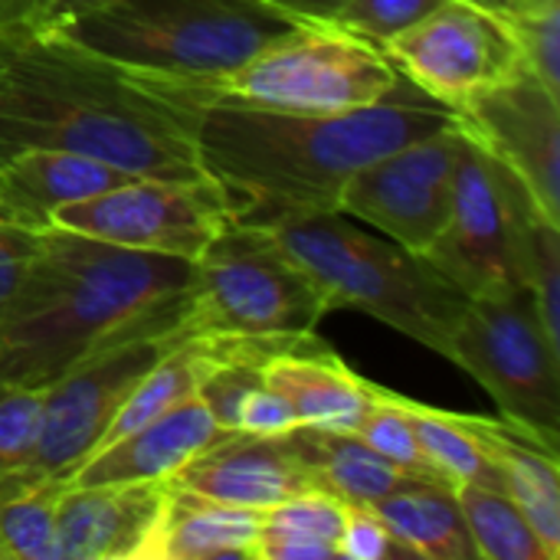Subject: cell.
<instances>
[{
    "label": "cell",
    "mask_w": 560,
    "mask_h": 560,
    "mask_svg": "<svg viewBox=\"0 0 560 560\" xmlns=\"http://www.w3.org/2000/svg\"><path fill=\"white\" fill-rule=\"evenodd\" d=\"M210 89L121 66L69 33L0 26V164L62 148L144 177H207L197 121Z\"/></svg>",
    "instance_id": "obj_1"
},
{
    "label": "cell",
    "mask_w": 560,
    "mask_h": 560,
    "mask_svg": "<svg viewBox=\"0 0 560 560\" xmlns=\"http://www.w3.org/2000/svg\"><path fill=\"white\" fill-rule=\"evenodd\" d=\"M456 112L400 82L351 112H282L210 98L197 121V164L223 187L236 220L276 226L338 210L345 184L374 158L417 141Z\"/></svg>",
    "instance_id": "obj_2"
},
{
    "label": "cell",
    "mask_w": 560,
    "mask_h": 560,
    "mask_svg": "<svg viewBox=\"0 0 560 560\" xmlns=\"http://www.w3.org/2000/svg\"><path fill=\"white\" fill-rule=\"evenodd\" d=\"M190 262L43 230L39 249L0 312V381L49 387L98 348L174 335Z\"/></svg>",
    "instance_id": "obj_3"
},
{
    "label": "cell",
    "mask_w": 560,
    "mask_h": 560,
    "mask_svg": "<svg viewBox=\"0 0 560 560\" xmlns=\"http://www.w3.org/2000/svg\"><path fill=\"white\" fill-rule=\"evenodd\" d=\"M328 312H364L446 358L469 299L423 256L331 210L269 226Z\"/></svg>",
    "instance_id": "obj_4"
},
{
    "label": "cell",
    "mask_w": 560,
    "mask_h": 560,
    "mask_svg": "<svg viewBox=\"0 0 560 560\" xmlns=\"http://www.w3.org/2000/svg\"><path fill=\"white\" fill-rule=\"evenodd\" d=\"M302 23L266 0H108L62 33L121 66L213 89Z\"/></svg>",
    "instance_id": "obj_5"
},
{
    "label": "cell",
    "mask_w": 560,
    "mask_h": 560,
    "mask_svg": "<svg viewBox=\"0 0 560 560\" xmlns=\"http://www.w3.org/2000/svg\"><path fill=\"white\" fill-rule=\"evenodd\" d=\"M328 315L325 299L269 226L233 220L190 262L171 341L302 338Z\"/></svg>",
    "instance_id": "obj_6"
},
{
    "label": "cell",
    "mask_w": 560,
    "mask_h": 560,
    "mask_svg": "<svg viewBox=\"0 0 560 560\" xmlns=\"http://www.w3.org/2000/svg\"><path fill=\"white\" fill-rule=\"evenodd\" d=\"M446 361L489 390L509 427L560 453V348L545 335L525 292L469 299Z\"/></svg>",
    "instance_id": "obj_7"
},
{
    "label": "cell",
    "mask_w": 560,
    "mask_h": 560,
    "mask_svg": "<svg viewBox=\"0 0 560 560\" xmlns=\"http://www.w3.org/2000/svg\"><path fill=\"white\" fill-rule=\"evenodd\" d=\"M397 82L400 72L374 43L338 23H302L220 79L210 98L282 112H351L381 102Z\"/></svg>",
    "instance_id": "obj_8"
},
{
    "label": "cell",
    "mask_w": 560,
    "mask_h": 560,
    "mask_svg": "<svg viewBox=\"0 0 560 560\" xmlns=\"http://www.w3.org/2000/svg\"><path fill=\"white\" fill-rule=\"evenodd\" d=\"M545 220L528 187L469 138L450 220L423 256L466 295L525 292L535 223Z\"/></svg>",
    "instance_id": "obj_9"
},
{
    "label": "cell",
    "mask_w": 560,
    "mask_h": 560,
    "mask_svg": "<svg viewBox=\"0 0 560 560\" xmlns=\"http://www.w3.org/2000/svg\"><path fill=\"white\" fill-rule=\"evenodd\" d=\"M233 220L236 210L217 180L141 174L52 213L56 230L187 262H194Z\"/></svg>",
    "instance_id": "obj_10"
},
{
    "label": "cell",
    "mask_w": 560,
    "mask_h": 560,
    "mask_svg": "<svg viewBox=\"0 0 560 560\" xmlns=\"http://www.w3.org/2000/svg\"><path fill=\"white\" fill-rule=\"evenodd\" d=\"M469 135L450 121L368 161L341 190L338 213L374 226L410 253H423L450 220Z\"/></svg>",
    "instance_id": "obj_11"
},
{
    "label": "cell",
    "mask_w": 560,
    "mask_h": 560,
    "mask_svg": "<svg viewBox=\"0 0 560 560\" xmlns=\"http://www.w3.org/2000/svg\"><path fill=\"white\" fill-rule=\"evenodd\" d=\"M167 345L171 338L158 331L115 341L43 387L39 440L30 463L33 482L72 479V472L102 446L115 413Z\"/></svg>",
    "instance_id": "obj_12"
},
{
    "label": "cell",
    "mask_w": 560,
    "mask_h": 560,
    "mask_svg": "<svg viewBox=\"0 0 560 560\" xmlns=\"http://www.w3.org/2000/svg\"><path fill=\"white\" fill-rule=\"evenodd\" d=\"M384 52L407 82L453 112L525 66L509 16L476 0H446Z\"/></svg>",
    "instance_id": "obj_13"
},
{
    "label": "cell",
    "mask_w": 560,
    "mask_h": 560,
    "mask_svg": "<svg viewBox=\"0 0 560 560\" xmlns=\"http://www.w3.org/2000/svg\"><path fill=\"white\" fill-rule=\"evenodd\" d=\"M456 121L528 187L545 220L560 223V92L522 66L456 108Z\"/></svg>",
    "instance_id": "obj_14"
},
{
    "label": "cell",
    "mask_w": 560,
    "mask_h": 560,
    "mask_svg": "<svg viewBox=\"0 0 560 560\" xmlns=\"http://www.w3.org/2000/svg\"><path fill=\"white\" fill-rule=\"evenodd\" d=\"M164 486L249 512H266L299 492L318 489L292 430L282 436L226 430Z\"/></svg>",
    "instance_id": "obj_15"
},
{
    "label": "cell",
    "mask_w": 560,
    "mask_h": 560,
    "mask_svg": "<svg viewBox=\"0 0 560 560\" xmlns=\"http://www.w3.org/2000/svg\"><path fill=\"white\" fill-rule=\"evenodd\" d=\"M164 499V482H66L56 509V560H141Z\"/></svg>",
    "instance_id": "obj_16"
},
{
    "label": "cell",
    "mask_w": 560,
    "mask_h": 560,
    "mask_svg": "<svg viewBox=\"0 0 560 560\" xmlns=\"http://www.w3.org/2000/svg\"><path fill=\"white\" fill-rule=\"evenodd\" d=\"M262 381L285 397L299 427L331 433H354L374 390V384L354 374L315 331L279 348L262 364Z\"/></svg>",
    "instance_id": "obj_17"
},
{
    "label": "cell",
    "mask_w": 560,
    "mask_h": 560,
    "mask_svg": "<svg viewBox=\"0 0 560 560\" xmlns=\"http://www.w3.org/2000/svg\"><path fill=\"white\" fill-rule=\"evenodd\" d=\"M220 433V423L200 397H187L144 427L98 446L69 482H167L184 463L207 450Z\"/></svg>",
    "instance_id": "obj_18"
},
{
    "label": "cell",
    "mask_w": 560,
    "mask_h": 560,
    "mask_svg": "<svg viewBox=\"0 0 560 560\" xmlns=\"http://www.w3.org/2000/svg\"><path fill=\"white\" fill-rule=\"evenodd\" d=\"M131 177L138 174L89 154L62 148H26L0 164V210L10 223L49 230L59 207L89 200Z\"/></svg>",
    "instance_id": "obj_19"
},
{
    "label": "cell",
    "mask_w": 560,
    "mask_h": 560,
    "mask_svg": "<svg viewBox=\"0 0 560 560\" xmlns=\"http://www.w3.org/2000/svg\"><path fill=\"white\" fill-rule=\"evenodd\" d=\"M259 512L223 505L167 486L164 512L141 560H256Z\"/></svg>",
    "instance_id": "obj_20"
},
{
    "label": "cell",
    "mask_w": 560,
    "mask_h": 560,
    "mask_svg": "<svg viewBox=\"0 0 560 560\" xmlns=\"http://www.w3.org/2000/svg\"><path fill=\"white\" fill-rule=\"evenodd\" d=\"M476 430L482 433L492 459L502 469L505 495L518 505L525 522L532 525L541 551L548 560L560 558V466L558 453L532 443L525 433L509 427L502 417H476Z\"/></svg>",
    "instance_id": "obj_21"
},
{
    "label": "cell",
    "mask_w": 560,
    "mask_h": 560,
    "mask_svg": "<svg viewBox=\"0 0 560 560\" xmlns=\"http://www.w3.org/2000/svg\"><path fill=\"white\" fill-rule=\"evenodd\" d=\"M371 509L407 558L479 560L456 502V486L446 479L410 476Z\"/></svg>",
    "instance_id": "obj_22"
},
{
    "label": "cell",
    "mask_w": 560,
    "mask_h": 560,
    "mask_svg": "<svg viewBox=\"0 0 560 560\" xmlns=\"http://www.w3.org/2000/svg\"><path fill=\"white\" fill-rule=\"evenodd\" d=\"M292 436L315 476V486L331 492L345 505H374L410 479L394 463L377 456L358 433L295 427Z\"/></svg>",
    "instance_id": "obj_23"
},
{
    "label": "cell",
    "mask_w": 560,
    "mask_h": 560,
    "mask_svg": "<svg viewBox=\"0 0 560 560\" xmlns=\"http://www.w3.org/2000/svg\"><path fill=\"white\" fill-rule=\"evenodd\" d=\"M348 505L325 489L299 492L259 512L256 560H331Z\"/></svg>",
    "instance_id": "obj_24"
},
{
    "label": "cell",
    "mask_w": 560,
    "mask_h": 560,
    "mask_svg": "<svg viewBox=\"0 0 560 560\" xmlns=\"http://www.w3.org/2000/svg\"><path fill=\"white\" fill-rule=\"evenodd\" d=\"M420 450L427 456V463L450 479L453 486L469 482V486H482V489H495L505 492V479L499 463L492 459L482 433L476 430V417L472 413H450V410H436L430 404H417L407 400Z\"/></svg>",
    "instance_id": "obj_25"
},
{
    "label": "cell",
    "mask_w": 560,
    "mask_h": 560,
    "mask_svg": "<svg viewBox=\"0 0 560 560\" xmlns=\"http://www.w3.org/2000/svg\"><path fill=\"white\" fill-rule=\"evenodd\" d=\"M456 502L479 560H548L532 525L505 492L459 482Z\"/></svg>",
    "instance_id": "obj_26"
},
{
    "label": "cell",
    "mask_w": 560,
    "mask_h": 560,
    "mask_svg": "<svg viewBox=\"0 0 560 560\" xmlns=\"http://www.w3.org/2000/svg\"><path fill=\"white\" fill-rule=\"evenodd\" d=\"M66 479H46L0 499V560H56V509Z\"/></svg>",
    "instance_id": "obj_27"
},
{
    "label": "cell",
    "mask_w": 560,
    "mask_h": 560,
    "mask_svg": "<svg viewBox=\"0 0 560 560\" xmlns=\"http://www.w3.org/2000/svg\"><path fill=\"white\" fill-rule=\"evenodd\" d=\"M43 387H23L0 381V499L36 486L30 463L39 440Z\"/></svg>",
    "instance_id": "obj_28"
},
{
    "label": "cell",
    "mask_w": 560,
    "mask_h": 560,
    "mask_svg": "<svg viewBox=\"0 0 560 560\" xmlns=\"http://www.w3.org/2000/svg\"><path fill=\"white\" fill-rule=\"evenodd\" d=\"M377 456H384L387 463H394L400 472L407 476H420V479H443L423 456L420 450V440H417V430H413V420H410V410L404 404L400 394L394 390H384L374 384L371 390V407L364 413V420L358 423L354 430ZM450 482V479H446Z\"/></svg>",
    "instance_id": "obj_29"
},
{
    "label": "cell",
    "mask_w": 560,
    "mask_h": 560,
    "mask_svg": "<svg viewBox=\"0 0 560 560\" xmlns=\"http://www.w3.org/2000/svg\"><path fill=\"white\" fill-rule=\"evenodd\" d=\"M525 295L545 328V335L560 348V223L538 220L532 233Z\"/></svg>",
    "instance_id": "obj_30"
},
{
    "label": "cell",
    "mask_w": 560,
    "mask_h": 560,
    "mask_svg": "<svg viewBox=\"0 0 560 560\" xmlns=\"http://www.w3.org/2000/svg\"><path fill=\"white\" fill-rule=\"evenodd\" d=\"M443 3L446 0H345L331 23L384 49L394 36L417 26Z\"/></svg>",
    "instance_id": "obj_31"
},
{
    "label": "cell",
    "mask_w": 560,
    "mask_h": 560,
    "mask_svg": "<svg viewBox=\"0 0 560 560\" xmlns=\"http://www.w3.org/2000/svg\"><path fill=\"white\" fill-rule=\"evenodd\" d=\"M525 66L560 92V0H538L528 10L509 16Z\"/></svg>",
    "instance_id": "obj_32"
},
{
    "label": "cell",
    "mask_w": 560,
    "mask_h": 560,
    "mask_svg": "<svg viewBox=\"0 0 560 560\" xmlns=\"http://www.w3.org/2000/svg\"><path fill=\"white\" fill-rule=\"evenodd\" d=\"M338 558L345 560H387L407 558L400 545L390 538L387 525L371 505H348L345 528L338 538Z\"/></svg>",
    "instance_id": "obj_33"
},
{
    "label": "cell",
    "mask_w": 560,
    "mask_h": 560,
    "mask_svg": "<svg viewBox=\"0 0 560 560\" xmlns=\"http://www.w3.org/2000/svg\"><path fill=\"white\" fill-rule=\"evenodd\" d=\"M299 427V417L292 413V407L285 404L282 394H276L266 381L256 384L236 417V430L240 433H259V436H282L289 430Z\"/></svg>",
    "instance_id": "obj_34"
},
{
    "label": "cell",
    "mask_w": 560,
    "mask_h": 560,
    "mask_svg": "<svg viewBox=\"0 0 560 560\" xmlns=\"http://www.w3.org/2000/svg\"><path fill=\"white\" fill-rule=\"evenodd\" d=\"M39 233L10 220H0V312L20 289L36 249H39Z\"/></svg>",
    "instance_id": "obj_35"
},
{
    "label": "cell",
    "mask_w": 560,
    "mask_h": 560,
    "mask_svg": "<svg viewBox=\"0 0 560 560\" xmlns=\"http://www.w3.org/2000/svg\"><path fill=\"white\" fill-rule=\"evenodd\" d=\"M108 0H26V10L13 23H26L33 30H52L62 33L72 23L85 20L89 13L102 10Z\"/></svg>",
    "instance_id": "obj_36"
},
{
    "label": "cell",
    "mask_w": 560,
    "mask_h": 560,
    "mask_svg": "<svg viewBox=\"0 0 560 560\" xmlns=\"http://www.w3.org/2000/svg\"><path fill=\"white\" fill-rule=\"evenodd\" d=\"M266 3H272L305 23H331L345 0H266Z\"/></svg>",
    "instance_id": "obj_37"
},
{
    "label": "cell",
    "mask_w": 560,
    "mask_h": 560,
    "mask_svg": "<svg viewBox=\"0 0 560 560\" xmlns=\"http://www.w3.org/2000/svg\"><path fill=\"white\" fill-rule=\"evenodd\" d=\"M476 3H482V7H489V10H499V13H505V16H515V13L528 10L532 3H538V0H476Z\"/></svg>",
    "instance_id": "obj_38"
},
{
    "label": "cell",
    "mask_w": 560,
    "mask_h": 560,
    "mask_svg": "<svg viewBox=\"0 0 560 560\" xmlns=\"http://www.w3.org/2000/svg\"><path fill=\"white\" fill-rule=\"evenodd\" d=\"M23 10H26V0H0V26L20 20Z\"/></svg>",
    "instance_id": "obj_39"
},
{
    "label": "cell",
    "mask_w": 560,
    "mask_h": 560,
    "mask_svg": "<svg viewBox=\"0 0 560 560\" xmlns=\"http://www.w3.org/2000/svg\"><path fill=\"white\" fill-rule=\"evenodd\" d=\"M0 220H7V217H3V210H0Z\"/></svg>",
    "instance_id": "obj_40"
}]
</instances>
